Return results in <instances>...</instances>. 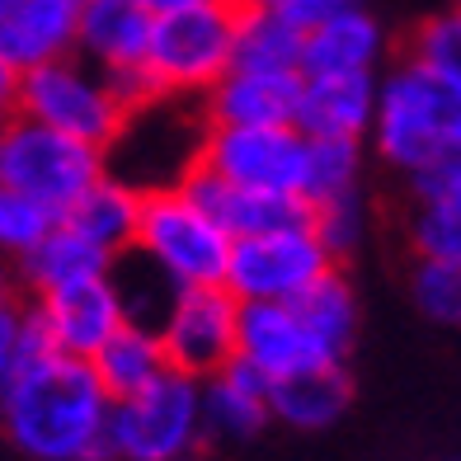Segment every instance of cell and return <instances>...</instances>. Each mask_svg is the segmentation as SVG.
I'll return each instance as SVG.
<instances>
[{"mask_svg": "<svg viewBox=\"0 0 461 461\" xmlns=\"http://www.w3.org/2000/svg\"><path fill=\"white\" fill-rule=\"evenodd\" d=\"M410 302L424 321L456 325L461 321V264L414 259L410 264Z\"/></svg>", "mask_w": 461, "mask_h": 461, "instance_id": "f546056e", "label": "cell"}, {"mask_svg": "<svg viewBox=\"0 0 461 461\" xmlns=\"http://www.w3.org/2000/svg\"><path fill=\"white\" fill-rule=\"evenodd\" d=\"M236 316L240 302L226 287H175L156 316V339L165 367L207 382L236 358Z\"/></svg>", "mask_w": 461, "mask_h": 461, "instance_id": "9c48e42d", "label": "cell"}, {"mask_svg": "<svg viewBox=\"0 0 461 461\" xmlns=\"http://www.w3.org/2000/svg\"><path fill=\"white\" fill-rule=\"evenodd\" d=\"M236 14H240V0H198V5L156 14L141 67L165 104L203 99L230 71Z\"/></svg>", "mask_w": 461, "mask_h": 461, "instance_id": "5b68a950", "label": "cell"}, {"mask_svg": "<svg viewBox=\"0 0 461 461\" xmlns=\"http://www.w3.org/2000/svg\"><path fill=\"white\" fill-rule=\"evenodd\" d=\"M109 170V156L86 141H71L43 122L10 118L0 122V188L38 198L61 217L86 188Z\"/></svg>", "mask_w": 461, "mask_h": 461, "instance_id": "52a82bcc", "label": "cell"}, {"mask_svg": "<svg viewBox=\"0 0 461 461\" xmlns=\"http://www.w3.org/2000/svg\"><path fill=\"white\" fill-rule=\"evenodd\" d=\"M372 99H376V76H302L292 128L302 137L367 141Z\"/></svg>", "mask_w": 461, "mask_h": 461, "instance_id": "d6986e66", "label": "cell"}, {"mask_svg": "<svg viewBox=\"0 0 461 461\" xmlns=\"http://www.w3.org/2000/svg\"><path fill=\"white\" fill-rule=\"evenodd\" d=\"M128 255L156 268L170 287H221L230 236L179 194V184H141Z\"/></svg>", "mask_w": 461, "mask_h": 461, "instance_id": "277c9868", "label": "cell"}, {"mask_svg": "<svg viewBox=\"0 0 461 461\" xmlns=\"http://www.w3.org/2000/svg\"><path fill=\"white\" fill-rule=\"evenodd\" d=\"M236 363H245L249 372H259L268 386L283 376H297L306 367L334 363L330 353L316 344L297 316L292 302H240L236 316Z\"/></svg>", "mask_w": 461, "mask_h": 461, "instance_id": "7c38bea8", "label": "cell"}, {"mask_svg": "<svg viewBox=\"0 0 461 461\" xmlns=\"http://www.w3.org/2000/svg\"><path fill=\"white\" fill-rule=\"evenodd\" d=\"M311 230H316L321 249L344 268L348 255H358V245L367 240V203H363V188L358 194H344V198H330L321 207H311Z\"/></svg>", "mask_w": 461, "mask_h": 461, "instance_id": "83f0119b", "label": "cell"}, {"mask_svg": "<svg viewBox=\"0 0 461 461\" xmlns=\"http://www.w3.org/2000/svg\"><path fill=\"white\" fill-rule=\"evenodd\" d=\"M405 188H410V203H452V198H461V156L433 160V165H424V170L405 175Z\"/></svg>", "mask_w": 461, "mask_h": 461, "instance_id": "d6a6232c", "label": "cell"}, {"mask_svg": "<svg viewBox=\"0 0 461 461\" xmlns=\"http://www.w3.org/2000/svg\"><path fill=\"white\" fill-rule=\"evenodd\" d=\"M151 14H170V10H184V5H198V0H141Z\"/></svg>", "mask_w": 461, "mask_h": 461, "instance_id": "d590c367", "label": "cell"}, {"mask_svg": "<svg viewBox=\"0 0 461 461\" xmlns=\"http://www.w3.org/2000/svg\"><path fill=\"white\" fill-rule=\"evenodd\" d=\"M151 24H156V14L141 0H80L71 52L104 76L137 71L146 61Z\"/></svg>", "mask_w": 461, "mask_h": 461, "instance_id": "9a60e30c", "label": "cell"}, {"mask_svg": "<svg viewBox=\"0 0 461 461\" xmlns=\"http://www.w3.org/2000/svg\"><path fill=\"white\" fill-rule=\"evenodd\" d=\"M353 405V372L348 363H321L297 376L268 386V419L297 433H325L334 429Z\"/></svg>", "mask_w": 461, "mask_h": 461, "instance_id": "ffe728a7", "label": "cell"}, {"mask_svg": "<svg viewBox=\"0 0 461 461\" xmlns=\"http://www.w3.org/2000/svg\"><path fill=\"white\" fill-rule=\"evenodd\" d=\"M230 67L236 71H268V76H302V29L274 10L240 5Z\"/></svg>", "mask_w": 461, "mask_h": 461, "instance_id": "d4e9b609", "label": "cell"}, {"mask_svg": "<svg viewBox=\"0 0 461 461\" xmlns=\"http://www.w3.org/2000/svg\"><path fill=\"white\" fill-rule=\"evenodd\" d=\"M90 372H95V382L104 386L109 401H128L141 386H151L165 372V353H160L156 330L141 325V321L118 325L109 339L90 353Z\"/></svg>", "mask_w": 461, "mask_h": 461, "instance_id": "cb8c5ba5", "label": "cell"}, {"mask_svg": "<svg viewBox=\"0 0 461 461\" xmlns=\"http://www.w3.org/2000/svg\"><path fill=\"white\" fill-rule=\"evenodd\" d=\"M306 137L297 128H203L194 165L249 194L297 198Z\"/></svg>", "mask_w": 461, "mask_h": 461, "instance_id": "30bf717a", "label": "cell"}, {"mask_svg": "<svg viewBox=\"0 0 461 461\" xmlns=\"http://www.w3.org/2000/svg\"><path fill=\"white\" fill-rule=\"evenodd\" d=\"M344 5H358V0H292L283 19H292L297 29H311L316 19H325V14H334V10H344Z\"/></svg>", "mask_w": 461, "mask_h": 461, "instance_id": "836d02e7", "label": "cell"}, {"mask_svg": "<svg viewBox=\"0 0 461 461\" xmlns=\"http://www.w3.org/2000/svg\"><path fill=\"white\" fill-rule=\"evenodd\" d=\"M302 76H268L230 67L203 95V128H292Z\"/></svg>", "mask_w": 461, "mask_h": 461, "instance_id": "e0dca14e", "label": "cell"}, {"mask_svg": "<svg viewBox=\"0 0 461 461\" xmlns=\"http://www.w3.org/2000/svg\"><path fill=\"white\" fill-rule=\"evenodd\" d=\"M80 0H0V61L33 71L76 43Z\"/></svg>", "mask_w": 461, "mask_h": 461, "instance_id": "ac0fdd59", "label": "cell"}, {"mask_svg": "<svg viewBox=\"0 0 461 461\" xmlns=\"http://www.w3.org/2000/svg\"><path fill=\"white\" fill-rule=\"evenodd\" d=\"M29 316H33L38 334L48 339V348L90 363V353L109 339L118 325H128V306L118 297V283L104 274V278H86V283H71V287L33 297Z\"/></svg>", "mask_w": 461, "mask_h": 461, "instance_id": "8fae6325", "label": "cell"}, {"mask_svg": "<svg viewBox=\"0 0 461 461\" xmlns=\"http://www.w3.org/2000/svg\"><path fill=\"white\" fill-rule=\"evenodd\" d=\"M367 137L395 175L461 156V86H447L410 61L391 67L376 76Z\"/></svg>", "mask_w": 461, "mask_h": 461, "instance_id": "7a4b0ae2", "label": "cell"}, {"mask_svg": "<svg viewBox=\"0 0 461 461\" xmlns=\"http://www.w3.org/2000/svg\"><path fill=\"white\" fill-rule=\"evenodd\" d=\"M14 113L29 122H43V128L71 137V141H86L104 156L132 128V113L113 95L109 76L95 71L90 61H80L76 52L52 57L33 71H19Z\"/></svg>", "mask_w": 461, "mask_h": 461, "instance_id": "3957f363", "label": "cell"}, {"mask_svg": "<svg viewBox=\"0 0 461 461\" xmlns=\"http://www.w3.org/2000/svg\"><path fill=\"white\" fill-rule=\"evenodd\" d=\"M109 405L90 363L38 348L0 386V433L29 461H104Z\"/></svg>", "mask_w": 461, "mask_h": 461, "instance_id": "6da1fadb", "label": "cell"}, {"mask_svg": "<svg viewBox=\"0 0 461 461\" xmlns=\"http://www.w3.org/2000/svg\"><path fill=\"white\" fill-rule=\"evenodd\" d=\"M198 419H203V447L249 443L274 424L268 419V382L230 358L221 372L198 382Z\"/></svg>", "mask_w": 461, "mask_h": 461, "instance_id": "2e32d148", "label": "cell"}, {"mask_svg": "<svg viewBox=\"0 0 461 461\" xmlns=\"http://www.w3.org/2000/svg\"><path fill=\"white\" fill-rule=\"evenodd\" d=\"M386 61V29L363 0L302 29V76H376Z\"/></svg>", "mask_w": 461, "mask_h": 461, "instance_id": "5bb4252c", "label": "cell"}, {"mask_svg": "<svg viewBox=\"0 0 461 461\" xmlns=\"http://www.w3.org/2000/svg\"><path fill=\"white\" fill-rule=\"evenodd\" d=\"M38 348H48V339L38 334V325L29 316V297L10 278H0V386H5L10 372Z\"/></svg>", "mask_w": 461, "mask_h": 461, "instance_id": "1f68e13d", "label": "cell"}, {"mask_svg": "<svg viewBox=\"0 0 461 461\" xmlns=\"http://www.w3.org/2000/svg\"><path fill=\"white\" fill-rule=\"evenodd\" d=\"M363 188V141L344 137H306V160H302V188L297 198L306 207H321L330 198L358 194Z\"/></svg>", "mask_w": 461, "mask_h": 461, "instance_id": "484cf974", "label": "cell"}, {"mask_svg": "<svg viewBox=\"0 0 461 461\" xmlns=\"http://www.w3.org/2000/svg\"><path fill=\"white\" fill-rule=\"evenodd\" d=\"M104 461H128V456H104Z\"/></svg>", "mask_w": 461, "mask_h": 461, "instance_id": "8d00e7d4", "label": "cell"}, {"mask_svg": "<svg viewBox=\"0 0 461 461\" xmlns=\"http://www.w3.org/2000/svg\"><path fill=\"white\" fill-rule=\"evenodd\" d=\"M137 207H141V184L122 179L113 170H104L86 194H80L61 221L80 230L90 245H99L109 259H122L132 249V230H137Z\"/></svg>", "mask_w": 461, "mask_h": 461, "instance_id": "7402d4cb", "label": "cell"}, {"mask_svg": "<svg viewBox=\"0 0 461 461\" xmlns=\"http://www.w3.org/2000/svg\"><path fill=\"white\" fill-rule=\"evenodd\" d=\"M109 456L128 461H194L203 452L198 382L165 367L151 386L109 405Z\"/></svg>", "mask_w": 461, "mask_h": 461, "instance_id": "8992f818", "label": "cell"}, {"mask_svg": "<svg viewBox=\"0 0 461 461\" xmlns=\"http://www.w3.org/2000/svg\"><path fill=\"white\" fill-rule=\"evenodd\" d=\"M57 226V212L38 198H24L14 188H0V259H24L29 249Z\"/></svg>", "mask_w": 461, "mask_h": 461, "instance_id": "4dcf8cb0", "label": "cell"}, {"mask_svg": "<svg viewBox=\"0 0 461 461\" xmlns=\"http://www.w3.org/2000/svg\"><path fill=\"white\" fill-rule=\"evenodd\" d=\"M330 268H334V259L321 249L311 221H302V226L230 240L221 287L236 302H297Z\"/></svg>", "mask_w": 461, "mask_h": 461, "instance_id": "ba28073f", "label": "cell"}, {"mask_svg": "<svg viewBox=\"0 0 461 461\" xmlns=\"http://www.w3.org/2000/svg\"><path fill=\"white\" fill-rule=\"evenodd\" d=\"M179 194L198 207V212L221 226L230 240L240 236H264V230H283V226H302L311 221V207L302 198H283V194H249V188H236L217 175H207L203 165L188 160L179 170Z\"/></svg>", "mask_w": 461, "mask_h": 461, "instance_id": "4fadbf2b", "label": "cell"}, {"mask_svg": "<svg viewBox=\"0 0 461 461\" xmlns=\"http://www.w3.org/2000/svg\"><path fill=\"white\" fill-rule=\"evenodd\" d=\"M118 259H109L99 245H90L80 230H71L67 221L57 217V226L38 240L24 259H14V287L24 297H43V292H57V287H71V283H86V278H104Z\"/></svg>", "mask_w": 461, "mask_h": 461, "instance_id": "44dd1931", "label": "cell"}, {"mask_svg": "<svg viewBox=\"0 0 461 461\" xmlns=\"http://www.w3.org/2000/svg\"><path fill=\"white\" fill-rule=\"evenodd\" d=\"M292 306H297L302 325L316 334V344L330 353V358L348 363L353 344H358V325H363V302H358L353 278L344 274V268L334 264L330 274H321Z\"/></svg>", "mask_w": 461, "mask_h": 461, "instance_id": "603a6c76", "label": "cell"}, {"mask_svg": "<svg viewBox=\"0 0 461 461\" xmlns=\"http://www.w3.org/2000/svg\"><path fill=\"white\" fill-rule=\"evenodd\" d=\"M410 67L429 71L447 86H461V14L443 10V14H429L424 24L410 33V52H405Z\"/></svg>", "mask_w": 461, "mask_h": 461, "instance_id": "4316f807", "label": "cell"}, {"mask_svg": "<svg viewBox=\"0 0 461 461\" xmlns=\"http://www.w3.org/2000/svg\"><path fill=\"white\" fill-rule=\"evenodd\" d=\"M14 99H19V71L10 61H0V122L14 118Z\"/></svg>", "mask_w": 461, "mask_h": 461, "instance_id": "e575fe53", "label": "cell"}, {"mask_svg": "<svg viewBox=\"0 0 461 461\" xmlns=\"http://www.w3.org/2000/svg\"><path fill=\"white\" fill-rule=\"evenodd\" d=\"M410 249H414V259L461 264V198L414 203L410 207Z\"/></svg>", "mask_w": 461, "mask_h": 461, "instance_id": "f1b7e54d", "label": "cell"}]
</instances>
